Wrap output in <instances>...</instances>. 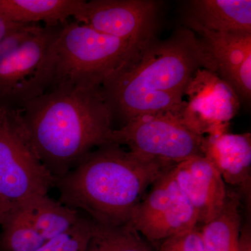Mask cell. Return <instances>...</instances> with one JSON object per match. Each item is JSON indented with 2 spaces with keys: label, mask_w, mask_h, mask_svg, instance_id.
<instances>
[{
  "label": "cell",
  "mask_w": 251,
  "mask_h": 251,
  "mask_svg": "<svg viewBox=\"0 0 251 251\" xmlns=\"http://www.w3.org/2000/svg\"><path fill=\"white\" fill-rule=\"evenodd\" d=\"M200 69L214 72L210 55L196 33L179 28L165 40L153 39L100 90L112 117L117 115L125 124L150 114L180 116L188 82Z\"/></svg>",
  "instance_id": "obj_1"
},
{
  "label": "cell",
  "mask_w": 251,
  "mask_h": 251,
  "mask_svg": "<svg viewBox=\"0 0 251 251\" xmlns=\"http://www.w3.org/2000/svg\"><path fill=\"white\" fill-rule=\"evenodd\" d=\"M18 110L33 150L54 179L94 148L112 143L113 117L100 87H54Z\"/></svg>",
  "instance_id": "obj_2"
},
{
  "label": "cell",
  "mask_w": 251,
  "mask_h": 251,
  "mask_svg": "<svg viewBox=\"0 0 251 251\" xmlns=\"http://www.w3.org/2000/svg\"><path fill=\"white\" fill-rule=\"evenodd\" d=\"M174 166L150 161L109 143L87 155L55 179L59 202L86 213L94 222H129L149 187Z\"/></svg>",
  "instance_id": "obj_3"
},
{
  "label": "cell",
  "mask_w": 251,
  "mask_h": 251,
  "mask_svg": "<svg viewBox=\"0 0 251 251\" xmlns=\"http://www.w3.org/2000/svg\"><path fill=\"white\" fill-rule=\"evenodd\" d=\"M150 43L138 44L107 35L75 21L67 23L54 41L49 89L100 87L134 61Z\"/></svg>",
  "instance_id": "obj_4"
},
{
  "label": "cell",
  "mask_w": 251,
  "mask_h": 251,
  "mask_svg": "<svg viewBox=\"0 0 251 251\" xmlns=\"http://www.w3.org/2000/svg\"><path fill=\"white\" fill-rule=\"evenodd\" d=\"M62 27L21 25L0 42V107L21 109L49 90Z\"/></svg>",
  "instance_id": "obj_5"
},
{
  "label": "cell",
  "mask_w": 251,
  "mask_h": 251,
  "mask_svg": "<svg viewBox=\"0 0 251 251\" xmlns=\"http://www.w3.org/2000/svg\"><path fill=\"white\" fill-rule=\"evenodd\" d=\"M33 150L19 110L0 107V224L54 186Z\"/></svg>",
  "instance_id": "obj_6"
},
{
  "label": "cell",
  "mask_w": 251,
  "mask_h": 251,
  "mask_svg": "<svg viewBox=\"0 0 251 251\" xmlns=\"http://www.w3.org/2000/svg\"><path fill=\"white\" fill-rule=\"evenodd\" d=\"M204 138L171 112L142 115L112 132V143L126 145L137 156L170 166L204 156Z\"/></svg>",
  "instance_id": "obj_7"
},
{
  "label": "cell",
  "mask_w": 251,
  "mask_h": 251,
  "mask_svg": "<svg viewBox=\"0 0 251 251\" xmlns=\"http://www.w3.org/2000/svg\"><path fill=\"white\" fill-rule=\"evenodd\" d=\"M172 168L151 185L130 218L136 230L150 242H163L198 226L197 214Z\"/></svg>",
  "instance_id": "obj_8"
},
{
  "label": "cell",
  "mask_w": 251,
  "mask_h": 251,
  "mask_svg": "<svg viewBox=\"0 0 251 251\" xmlns=\"http://www.w3.org/2000/svg\"><path fill=\"white\" fill-rule=\"evenodd\" d=\"M162 4L154 0L85 1L74 21L102 34L146 44L156 38Z\"/></svg>",
  "instance_id": "obj_9"
},
{
  "label": "cell",
  "mask_w": 251,
  "mask_h": 251,
  "mask_svg": "<svg viewBox=\"0 0 251 251\" xmlns=\"http://www.w3.org/2000/svg\"><path fill=\"white\" fill-rule=\"evenodd\" d=\"M186 106L180 115L185 125L201 136L227 132L229 122L240 108L233 89L214 72L198 69L188 82Z\"/></svg>",
  "instance_id": "obj_10"
},
{
  "label": "cell",
  "mask_w": 251,
  "mask_h": 251,
  "mask_svg": "<svg viewBox=\"0 0 251 251\" xmlns=\"http://www.w3.org/2000/svg\"><path fill=\"white\" fill-rule=\"evenodd\" d=\"M186 25L200 36L214 72L233 89L240 100H250L251 33L214 32L191 23Z\"/></svg>",
  "instance_id": "obj_11"
},
{
  "label": "cell",
  "mask_w": 251,
  "mask_h": 251,
  "mask_svg": "<svg viewBox=\"0 0 251 251\" xmlns=\"http://www.w3.org/2000/svg\"><path fill=\"white\" fill-rule=\"evenodd\" d=\"M180 189L197 214L198 224L204 225L222 209L227 190L226 183L211 162L196 156L172 168Z\"/></svg>",
  "instance_id": "obj_12"
},
{
  "label": "cell",
  "mask_w": 251,
  "mask_h": 251,
  "mask_svg": "<svg viewBox=\"0 0 251 251\" xmlns=\"http://www.w3.org/2000/svg\"><path fill=\"white\" fill-rule=\"evenodd\" d=\"M202 152L219 171L226 184L250 194L251 136L250 133L204 136Z\"/></svg>",
  "instance_id": "obj_13"
},
{
  "label": "cell",
  "mask_w": 251,
  "mask_h": 251,
  "mask_svg": "<svg viewBox=\"0 0 251 251\" xmlns=\"http://www.w3.org/2000/svg\"><path fill=\"white\" fill-rule=\"evenodd\" d=\"M186 23L214 32L251 33V0H193Z\"/></svg>",
  "instance_id": "obj_14"
},
{
  "label": "cell",
  "mask_w": 251,
  "mask_h": 251,
  "mask_svg": "<svg viewBox=\"0 0 251 251\" xmlns=\"http://www.w3.org/2000/svg\"><path fill=\"white\" fill-rule=\"evenodd\" d=\"M85 0H0V15L19 25L59 27L80 14Z\"/></svg>",
  "instance_id": "obj_15"
},
{
  "label": "cell",
  "mask_w": 251,
  "mask_h": 251,
  "mask_svg": "<svg viewBox=\"0 0 251 251\" xmlns=\"http://www.w3.org/2000/svg\"><path fill=\"white\" fill-rule=\"evenodd\" d=\"M240 206L239 195L227 191L222 209L201 230L204 251H238L242 230Z\"/></svg>",
  "instance_id": "obj_16"
},
{
  "label": "cell",
  "mask_w": 251,
  "mask_h": 251,
  "mask_svg": "<svg viewBox=\"0 0 251 251\" xmlns=\"http://www.w3.org/2000/svg\"><path fill=\"white\" fill-rule=\"evenodd\" d=\"M20 209L46 242L70 230L82 216L80 211L56 202L48 195L33 200Z\"/></svg>",
  "instance_id": "obj_17"
},
{
  "label": "cell",
  "mask_w": 251,
  "mask_h": 251,
  "mask_svg": "<svg viewBox=\"0 0 251 251\" xmlns=\"http://www.w3.org/2000/svg\"><path fill=\"white\" fill-rule=\"evenodd\" d=\"M92 223L85 251H151L130 221L120 226Z\"/></svg>",
  "instance_id": "obj_18"
},
{
  "label": "cell",
  "mask_w": 251,
  "mask_h": 251,
  "mask_svg": "<svg viewBox=\"0 0 251 251\" xmlns=\"http://www.w3.org/2000/svg\"><path fill=\"white\" fill-rule=\"evenodd\" d=\"M0 226V251H36L46 242L21 209L9 214Z\"/></svg>",
  "instance_id": "obj_19"
},
{
  "label": "cell",
  "mask_w": 251,
  "mask_h": 251,
  "mask_svg": "<svg viewBox=\"0 0 251 251\" xmlns=\"http://www.w3.org/2000/svg\"><path fill=\"white\" fill-rule=\"evenodd\" d=\"M92 220L82 215L66 233L46 242L36 251H85L92 233Z\"/></svg>",
  "instance_id": "obj_20"
},
{
  "label": "cell",
  "mask_w": 251,
  "mask_h": 251,
  "mask_svg": "<svg viewBox=\"0 0 251 251\" xmlns=\"http://www.w3.org/2000/svg\"><path fill=\"white\" fill-rule=\"evenodd\" d=\"M156 251H204L201 230L197 227L162 242Z\"/></svg>",
  "instance_id": "obj_21"
},
{
  "label": "cell",
  "mask_w": 251,
  "mask_h": 251,
  "mask_svg": "<svg viewBox=\"0 0 251 251\" xmlns=\"http://www.w3.org/2000/svg\"><path fill=\"white\" fill-rule=\"evenodd\" d=\"M238 251H251V234L250 227L248 226L241 230Z\"/></svg>",
  "instance_id": "obj_22"
},
{
  "label": "cell",
  "mask_w": 251,
  "mask_h": 251,
  "mask_svg": "<svg viewBox=\"0 0 251 251\" xmlns=\"http://www.w3.org/2000/svg\"><path fill=\"white\" fill-rule=\"evenodd\" d=\"M21 25L10 22L6 18L0 15V42L6 37L9 33L14 30Z\"/></svg>",
  "instance_id": "obj_23"
}]
</instances>
